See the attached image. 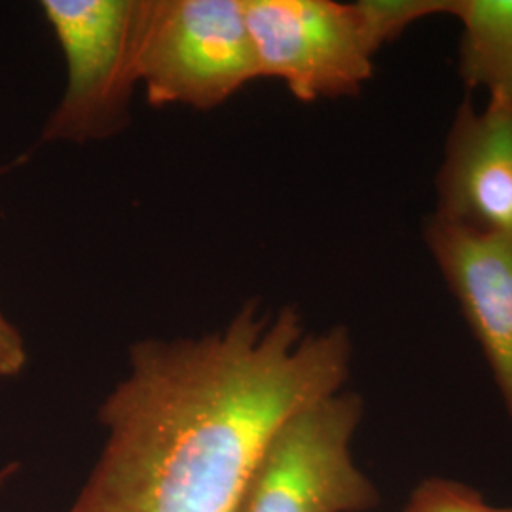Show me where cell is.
<instances>
[{"mask_svg": "<svg viewBox=\"0 0 512 512\" xmlns=\"http://www.w3.org/2000/svg\"><path fill=\"white\" fill-rule=\"evenodd\" d=\"M346 327L308 332L291 306L245 302L220 329L145 338L97 412L103 448L67 512H234L296 412L342 391Z\"/></svg>", "mask_w": 512, "mask_h": 512, "instance_id": "1", "label": "cell"}, {"mask_svg": "<svg viewBox=\"0 0 512 512\" xmlns=\"http://www.w3.org/2000/svg\"><path fill=\"white\" fill-rule=\"evenodd\" d=\"M133 67L154 107L224 105L260 78L243 0H137Z\"/></svg>", "mask_w": 512, "mask_h": 512, "instance_id": "2", "label": "cell"}, {"mask_svg": "<svg viewBox=\"0 0 512 512\" xmlns=\"http://www.w3.org/2000/svg\"><path fill=\"white\" fill-rule=\"evenodd\" d=\"M365 403L338 391L296 412L256 461L234 512H370L382 495L353 458Z\"/></svg>", "mask_w": 512, "mask_h": 512, "instance_id": "3", "label": "cell"}, {"mask_svg": "<svg viewBox=\"0 0 512 512\" xmlns=\"http://www.w3.org/2000/svg\"><path fill=\"white\" fill-rule=\"evenodd\" d=\"M137 0H44L40 8L65 59V90L40 141L88 145L128 128Z\"/></svg>", "mask_w": 512, "mask_h": 512, "instance_id": "4", "label": "cell"}, {"mask_svg": "<svg viewBox=\"0 0 512 512\" xmlns=\"http://www.w3.org/2000/svg\"><path fill=\"white\" fill-rule=\"evenodd\" d=\"M260 78L281 80L294 99L351 97L380 52L357 2L243 0Z\"/></svg>", "mask_w": 512, "mask_h": 512, "instance_id": "5", "label": "cell"}, {"mask_svg": "<svg viewBox=\"0 0 512 512\" xmlns=\"http://www.w3.org/2000/svg\"><path fill=\"white\" fill-rule=\"evenodd\" d=\"M435 217L512 241V109L463 101L446 139Z\"/></svg>", "mask_w": 512, "mask_h": 512, "instance_id": "6", "label": "cell"}, {"mask_svg": "<svg viewBox=\"0 0 512 512\" xmlns=\"http://www.w3.org/2000/svg\"><path fill=\"white\" fill-rule=\"evenodd\" d=\"M425 239L475 334L512 423V241L433 217Z\"/></svg>", "mask_w": 512, "mask_h": 512, "instance_id": "7", "label": "cell"}, {"mask_svg": "<svg viewBox=\"0 0 512 512\" xmlns=\"http://www.w3.org/2000/svg\"><path fill=\"white\" fill-rule=\"evenodd\" d=\"M461 21L459 69L488 103L512 109V0H456Z\"/></svg>", "mask_w": 512, "mask_h": 512, "instance_id": "8", "label": "cell"}, {"mask_svg": "<svg viewBox=\"0 0 512 512\" xmlns=\"http://www.w3.org/2000/svg\"><path fill=\"white\" fill-rule=\"evenodd\" d=\"M357 4L372 40L382 50L420 19L452 16L456 0H359Z\"/></svg>", "mask_w": 512, "mask_h": 512, "instance_id": "9", "label": "cell"}, {"mask_svg": "<svg viewBox=\"0 0 512 512\" xmlns=\"http://www.w3.org/2000/svg\"><path fill=\"white\" fill-rule=\"evenodd\" d=\"M403 512H512V507H495L469 484L433 476L412 490Z\"/></svg>", "mask_w": 512, "mask_h": 512, "instance_id": "10", "label": "cell"}, {"mask_svg": "<svg viewBox=\"0 0 512 512\" xmlns=\"http://www.w3.org/2000/svg\"><path fill=\"white\" fill-rule=\"evenodd\" d=\"M29 361V353L19 330L0 313V378L19 376Z\"/></svg>", "mask_w": 512, "mask_h": 512, "instance_id": "11", "label": "cell"}, {"mask_svg": "<svg viewBox=\"0 0 512 512\" xmlns=\"http://www.w3.org/2000/svg\"><path fill=\"white\" fill-rule=\"evenodd\" d=\"M19 471V463H6L4 467H0V490L12 480V476Z\"/></svg>", "mask_w": 512, "mask_h": 512, "instance_id": "12", "label": "cell"}]
</instances>
